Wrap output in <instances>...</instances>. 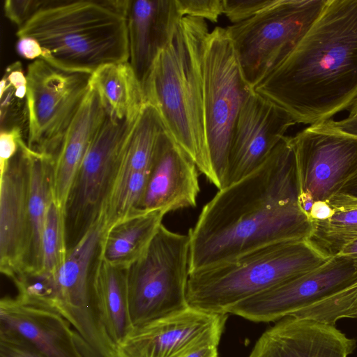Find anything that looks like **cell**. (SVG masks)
Masks as SVG:
<instances>
[{
	"label": "cell",
	"instance_id": "cell-1",
	"mask_svg": "<svg viewBox=\"0 0 357 357\" xmlns=\"http://www.w3.org/2000/svg\"><path fill=\"white\" fill-rule=\"evenodd\" d=\"M292 137L250 174L220 189L190 229L189 273L275 243L305 240Z\"/></svg>",
	"mask_w": 357,
	"mask_h": 357
},
{
	"label": "cell",
	"instance_id": "cell-2",
	"mask_svg": "<svg viewBox=\"0 0 357 357\" xmlns=\"http://www.w3.org/2000/svg\"><path fill=\"white\" fill-rule=\"evenodd\" d=\"M254 91L313 125L357 97V0H328L288 57Z\"/></svg>",
	"mask_w": 357,
	"mask_h": 357
},
{
	"label": "cell",
	"instance_id": "cell-3",
	"mask_svg": "<svg viewBox=\"0 0 357 357\" xmlns=\"http://www.w3.org/2000/svg\"><path fill=\"white\" fill-rule=\"evenodd\" d=\"M208 33L205 20L184 16L142 89L167 132L214 184L204 112L203 57Z\"/></svg>",
	"mask_w": 357,
	"mask_h": 357
},
{
	"label": "cell",
	"instance_id": "cell-4",
	"mask_svg": "<svg viewBox=\"0 0 357 357\" xmlns=\"http://www.w3.org/2000/svg\"><path fill=\"white\" fill-rule=\"evenodd\" d=\"M128 0L47 1L23 26L18 38L31 37L43 59L66 71L92 74L98 68L129 60Z\"/></svg>",
	"mask_w": 357,
	"mask_h": 357
},
{
	"label": "cell",
	"instance_id": "cell-5",
	"mask_svg": "<svg viewBox=\"0 0 357 357\" xmlns=\"http://www.w3.org/2000/svg\"><path fill=\"white\" fill-rule=\"evenodd\" d=\"M305 240L270 244L189 273V307L228 314L236 304L323 264Z\"/></svg>",
	"mask_w": 357,
	"mask_h": 357
},
{
	"label": "cell",
	"instance_id": "cell-6",
	"mask_svg": "<svg viewBox=\"0 0 357 357\" xmlns=\"http://www.w3.org/2000/svg\"><path fill=\"white\" fill-rule=\"evenodd\" d=\"M189 236L162 224L142 255L126 269L128 309L133 327L189 307Z\"/></svg>",
	"mask_w": 357,
	"mask_h": 357
},
{
	"label": "cell",
	"instance_id": "cell-7",
	"mask_svg": "<svg viewBox=\"0 0 357 357\" xmlns=\"http://www.w3.org/2000/svg\"><path fill=\"white\" fill-rule=\"evenodd\" d=\"M328 0H276L254 17L228 26L243 76L252 88L292 52Z\"/></svg>",
	"mask_w": 357,
	"mask_h": 357
},
{
	"label": "cell",
	"instance_id": "cell-8",
	"mask_svg": "<svg viewBox=\"0 0 357 357\" xmlns=\"http://www.w3.org/2000/svg\"><path fill=\"white\" fill-rule=\"evenodd\" d=\"M204 112L211 164L219 190L228 185L231 141L239 113L254 91L245 80L226 29L208 34L203 57Z\"/></svg>",
	"mask_w": 357,
	"mask_h": 357
},
{
	"label": "cell",
	"instance_id": "cell-9",
	"mask_svg": "<svg viewBox=\"0 0 357 357\" xmlns=\"http://www.w3.org/2000/svg\"><path fill=\"white\" fill-rule=\"evenodd\" d=\"M105 229L103 215L68 250L66 261L54 275V310L73 327L84 357H116L115 344L102 326L92 288L93 270Z\"/></svg>",
	"mask_w": 357,
	"mask_h": 357
},
{
	"label": "cell",
	"instance_id": "cell-10",
	"mask_svg": "<svg viewBox=\"0 0 357 357\" xmlns=\"http://www.w3.org/2000/svg\"><path fill=\"white\" fill-rule=\"evenodd\" d=\"M133 122L118 121L107 115L92 139L75 176L63 211L68 250L104 215L124 142Z\"/></svg>",
	"mask_w": 357,
	"mask_h": 357
},
{
	"label": "cell",
	"instance_id": "cell-11",
	"mask_svg": "<svg viewBox=\"0 0 357 357\" xmlns=\"http://www.w3.org/2000/svg\"><path fill=\"white\" fill-rule=\"evenodd\" d=\"M27 79L26 144L54 158L89 90V74L63 70L38 59Z\"/></svg>",
	"mask_w": 357,
	"mask_h": 357
},
{
	"label": "cell",
	"instance_id": "cell-12",
	"mask_svg": "<svg viewBox=\"0 0 357 357\" xmlns=\"http://www.w3.org/2000/svg\"><path fill=\"white\" fill-rule=\"evenodd\" d=\"M298 204L307 213L315 202H328L357 172V137L327 121L310 125L292 137Z\"/></svg>",
	"mask_w": 357,
	"mask_h": 357
},
{
	"label": "cell",
	"instance_id": "cell-13",
	"mask_svg": "<svg viewBox=\"0 0 357 357\" xmlns=\"http://www.w3.org/2000/svg\"><path fill=\"white\" fill-rule=\"evenodd\" d=\"M356 282L357 256L339 255L236 304L229 314L253 322H276Z\"/></svg>",
	"mask_w": 357,
	"mask_h": 357
},
{
	"label": "cell",
	"instance_id": "cell-14",
	"mask_svg": "<svg viewBox=\"0 0 357 357\" xmlns=\"http://www.w3.org/2000/svg\"><path fill=\"white\" fill-rule=\"evenodd\" d=\"M227 317L189 307L135 326L116 345V357H183L198 346L219 344Z\"/></svg>",
	"mask_w": 357,
	"mask_h": 357
},
{
	"label": "cell",
	"instance_id": "cell-15",
	"mask_svg": "<svg viewBox=\"0 0 357 357\" xmlns=\"http://www.w3.org/2000/svg\"><path fill=\"white\" fill-rule=\"evenodd\" d=\"M296 123L284 109L254 91L244 103L233 132L227 185L259 167Z\"/></svg>",
	"mask_w": 357,
	"mask_h": 357
},
{
	"label": "cell",
	"instance_id": "cell-16",
	"mask_svg": "<svg viewBox=\"0 0 357 357\" xmlns=\"http://www.w3.org/2000/svg\"><path fill=\"white\" fill-rule=\"evenodd\" d=\"M30 154L23 140L0 171V271L12 280L22 272L26 250Z\"/></svg>",
	"mask_w": 357,
	"mask_h": 357
},
{
	"label": "cell",
	"instance_id": "cell-17",
	"mask_svg": "<svg viewBox=\"0 0 357 357\" xmlns=\"http://www.w3.org/2000/svg\"><path fill=\"white\" fill-rule=\"evenodd\" d=\"M197 170L190 157L164 129L157 142L139 212L167 213L195 207L199 192Z\"/></svg>",
	"mask_w": 357,
	"mask_h": 357
},
{
	"label": "cell",
	"instance_id": "cell-18",
	"mask_svg": "<svg viewBox=\"0 0 357 357\" xmlns=\"http://www.w3.org/2000/svg\"><path fill=\"white\" fill-rule=\"evenodd\" d=\"M356 347L334 325L287 317L262 333L248 357H348Z\"/></svg>",
	"mask_w": 357,
	"mask_h": 357
},
{
	"label": "cell",
	"instance_id": "cell-19",
	"mask_svg": "<svg viewBox=\"0 0 357 357\" xmlns=\"http://www.w3.org/2000/svg\"><path fill=\"white\" fill-rule=\"evenodd\" d=\"M183 17L176 0H128V61L142 86Z\"/></svg>",
	"mask_w": 357,
	"mask_h": 357
},
{
	"label": "cell",
	"instance_id": "cell-20",
	"mask_svg": "<svg viewBox=\"0 0 357 357\" xmlns=\"http://www.w3.org/2000/svg\"><path fill=\"white\" fill-rule=\"evenodd\" d=\"M0 333L17 337L45 357H84L70 323L52 310L25 305L16 298L0 301Z\"/></svg>",
	"mask_w": 357,
	"mask_h": 357
},
{
	"label": "cell",
	"instance_id": "cell-21",
	"mask_svg": "<svg viewBox=\"0 0 357 357\" xmlns=\"http://www.w3.org/2000/svg\"><path fill=\"white\" fill-rule=\"evenodd\" d=\"M106 116L99 97L89 89L54 158L53 197L63 211L77 172Z\"/></svg>",
	"mask_w": 357,
	"mask_h": 357
},
{
	"label": "cell",
	"instance_id": "cell-22",
	"mask_svg": "<svg viewBox=\"0 0 357 357\" xmlns=\"http://www.w3.org/2000/svg\"><path fill=\"white\" fill-rule=\"evenodd\" d=\"M89 85L107 115L118 121L133 122L146 104L142 84L128 61L98 68L91 74Z\"/></svg>",
	"mask_w": 357,
	"mask_h": 357
},
{
	"label": "cell",
	"instance_id": "cell-23",
	"mask_svg": "<svg viewBox=\"0 0 357 357\" xmlns=\"http://www.w3.org/2000/svg\"><path fill=\"white\" fill-rule=\"evenodd\" d=\"M165 214L162 211L139 212L115 222L104 231L98 257L127 269L145 252Z\"/></svg>",
	"mask_w": 357,
	"mask_h": 357
},
{
	"label": "cell",
	"instance_id": "cell-24",
	"mask_svg": "<svg viewBox=\"0 0 357 357\" xmlns=\"http://www.w3.org/2000/svg\"><path fill=\"white\" fill-rule=\"evenodd\" d=\"M92 288L102 326L116 347L133 328L128 309L126 269L113 266L98 255Z\"/></svg>",
	"mask_w": 357,
	"mask_h": 357
},
{
	"label": "cell",
	"instance_id": "cell-25",
	"mask_svg": "<svg viewBox=\"0 0 357 357\" xmlns=\"http://www.w3.org/2000/svg\"><path fill=\"white\" fill-rule=\"evenodd\" d=\"M30 158L28 238L22 273H37L42 271L43 234L48 207L54 199V158L31 150Z\"/></svg>",
	"mask_w": 357,
	"mask_h": 357
},
{
	"label": "cell",
	"instance_id": "cell-26",
	"mask_svg": "<svg viewBox=\"0 0 357 357\" xmlns=\"http://www.w3.org/2000/svg\"><path fill=\"white\" fill-rule=\"evenodd\" d=\"M312 229L305 242L325 259L339 255L348 244L357 239V208L334 210L323 220H311Z\"/></svg>",
	"mask_w": 357,
	"mask_h": 357
},
{
	"label": "cell",
	"instance_id": "cell-27",
	"mask_svg": "<svg viewBox=\"0 0 357 357\" xmlns=\"http://www.w3.org/2000/svg\"><path fill=\"white\" fill-rule=\"evenodd\" d=\"M1 131L20 128L27 132V79L22 63L15 61L5 70L0 82Z\"/></svg>",
	"mask_w": 357,
	"mask_h": 357
},
{
	"label": "cell",
	"instance_id": "cell-28",
	"mask_svg": "<svg viewBox=\"0 0 357 357\" xmlns=\"http://www.w3.org/2000/svg\"><path fill=\"white\" fill-rule=\"evenodd\" d=\"M63 209L53 199L50 203L43 234L42 271L55 275L67 257Z\"/></svg>",
	"mask_w": 357,
	"mask_h": 357
},
{
	"label": "cell",
	"instance_id": "cell-29",
	"mask_svg": "<svg viewBox=\"0 0 357 357\" xmlns=\"http://www.w3.org/2000/svg\"><path fill=\"white\" fill-rule=\"evenodd\" d=\"M13 281L18 291L15 298L19 302L54 310L56 294L54 275L44 271L24 272Z\"/></svg>",
	"mask_w": 357,
	"mask_h": 357
},
{
	"label": "cell",
	"instance_id": "cell-30",
	"mask_svg": "<svg viewBox=\"0 0 357 357\" xmlns=\"http://www.w3.org/2000/svg\"><path fill=\"white\" fill-rule=\"evenodd\" d=\"M276 0H222L223 14L233 24L245 21L264 9L273 5Z\"/></svg>",
	"mask_w": 357,
	"mask_h": 357
},
{
	"label": "cell",
	"instance_id": "cell-31",
	"mask_svg": "<svg viewBox=\"0 0 357 357\" xmlns=\"http://www.w3.org/2000/svg\"><path fill=\"white\" fill-rule=\"evenodd\" d=\"M184 16H191L217 22L223 14L222 0H176Z\"/></svg>",
	"mask_w": 357,
	"mask_h": 357
},
{
	"label": "cell",
	"instance_id": "cell-32",
	"mask_svg": "<svg viewBox=\"0 0 357 357\" xmlns=\"http://www.w3.org/2000/svg\"><path fill=\"white\" fill-rule=\"evenodd\" d=\"M47 0H6L3 2L6 17L18 28L23 26L40 9Z\"/></svg>",
	"mask_w": 357,
	"mask_h": 357
},
{
	"label": "cell",
	"instance_id": "cell-33",
	"mask_svg": "<svg viewBox=\"0 0 357 357\" xmlns=\"http://www.w3.org/2000/svg\"><path fill=\"white\" fill-rule=\"evenodd\" d=\"M0 357H45L23 340L0 333Z\"/></svg>",
	"mask_w": 357,
	"mask_h": 357
},
{
	"label": "cell",
	"instance_id": "cell-34",
	"mask_svg": "<svg viewBox=\"0 0 357 357\" xmlns=\"http://www.w3.org/2000/svg\"><path fill=\"white\" fill-rule=\"evenodd\" d=\"M24 132L19 128L0 132V171L17 152L21 142L24 140Z\"/></svg>",
	"mask_w": 357,
	"mask_h": 357
},
{
	"label": "cell",
	"instance_id": "cell-35",
	"mask_svg": "<svg viewBox=\"0 0 357 357\" xmlns=\"http://www.w3.org/2000/svg\"><path fill=\"white\" fill-rule=\"evenodd\" d=\"M327 203L333 210L357 208V172Z\"/></svg>",
	"mask_w": 357,
	"mask_h": 357
},
{
	"label": "cell",
	"instance_id": "cell-36",
	"mask_svg": "<svg viewBox=\"0 0 357 357\" xmlns=\"http://www.w3.org/2000/svg\"><path fill=\"white\" fill-rule=\"evenodd\" d=\"M18 38L17 50L22 57L33 61L41 58L42 49L36 40L31 37Z\"/></svg>",
	"mask_w": 357,
	"mask_h": 357
},
{
	"label": "cell",
	"instance_id": "cell-37",
	"mask_svg": "<svg viewBox=\"0 0 357 357\" xmlns=\"http://www.w3.org/2000/svg\"><path fill=\"white\" fill-rule=\"evenodd\" d=\"M334 210L326 202H315L308 214L310 220H323L330 218Z\"/></svg>",
	"mask_w": 357,
	"mask_h": 357
},
{
	"label": "cell",
	"instance_id": "cell-38",
	"mask_svg": "<svg viewBox=\"0 0 357 357\" xmlns=\"http://www.w3.org/2000/svg\"><path fill=\"white\" fill-rule=\"evenodd\" d=\"M328 123L343 132L357 137V116L347 117L340 121H334L330 119L327 121Z\"/></svg>",
	"mask_w": 357,
	"mask_h": 357
},
{
	"label": "cell",
	"instance_id": "cell-39",
	"mask_svg": "<svg viewBox=\"0 0 357 357\" xmlns=\"http://www.w3.org/2000/svg\"><path fill=\"white\" fill-rule=\"evenodd\" d=\"M218 344L213 343L200 345L192 349L183 357H218Z\"/></svg>",
	"mask_w": 357,
	"mask_h": 357
},
{
	"label": "cell",
	"instance_id": "cell-40",
	"mask_svg": "<svg viewBox=\"0 0 357 357\" xmlns=\"http://www.w3.org/2000/svg\"><path fill=\"white\" fill-rule=\"evenodd\" d=\"M351 318L357 319V297L352 303L342 313L340 319Z\"/></svg>",
	"mask_w": 357,
	"mask_h": 357
},
{
	"label": "cell",
	"instance_id": "cell-41",
	"mask_svg": "<svg viewBox=\"0 0 357 357\" xmlns=\"http://www.w3.org/2000/svg\"><path fill=\"white\" fill-rule=\"evenodd\" d=\"M342 255L357 256V239L346 245L340 252Z\"/></svg>",
	"mask_w": 357,
	"mask_h": 357
},
{
	"label": "cell",
	"instance_id": "cell-42",
	"mask_svg": "<svg viewBox=\"0 0 357 357\" xmlns=\"http://www.w3.org/2000/svg\"><path fill=\"white\" fill-rule=\"evenodd\" d=\"M347 110L349 111L348 117L352 118L357 116V97L355 98V100L351 103V106Z\"/></svg>",
	"mask_w": 357,
	"mask_h": 357
}]
</instances>
